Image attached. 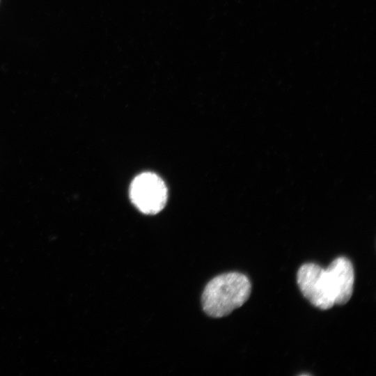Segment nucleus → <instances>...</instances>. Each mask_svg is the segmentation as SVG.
Masks as SVG:
<instances>
[{
  "instance_id": "f257e3e1",
  "label": "nucleus",
  "mask_w": 376,
  "mask_h": 376,
  "mask_svg": "<svg viewBox=\"0 0 376 376\" xmlns=\"http://www.w3.org/2000/svg\"><path fill=\"white\" fill-rule=\"evenodd\" d=\"M251 292L249 279L239 272H228L212 279L202 295V306L210 317L226 316L242 306Z\"/></svg>"
},
{
  "instance_id": "f03ea898",
  "label": "nucleus",
  "mask_w": 376,
  "mask_h": 376,
  "mask_svg": "<svg viewBox=\"0 0 376 376\" xmlns=\"http://www.w3.org/2000/svg\"><path fill=\"white\" fill-rule=\"evenodd\" d=\"M130 194L134 205L146 214L160 212L167 200V189L164 181L150 172L141 173L133 180Z\"/></svg>"
},
{
  "instance_id": "7ed1b4c3",
  "label": "nucleus",
  "mask_w": 376,
  "mask_h": 376,
  "mask_svg": "<svg viewBox=\"0 0 376 376\" xmlns=\"http://www.w3.org/2000/svg\"><path fill=\"white\" fill-rule=\"evenodd\" d=\"M297 281L302 295L322 310L331 308L334 297L325 269L315 263H306L298 269Z\"/></svg>"
},
{
  "instance_id": "20e7f679",
  "label": "nucleus",
  "mask_w": 376,
  "mask_h": 376,
  "mask_svg": "<svg viewBox=\"0 0 376 376\" xmlns=\"http://www.w3.org/2000/svg\"><path fill=\"white\" fill-rule=\"evenodd\" d=\"M325 270L335 304H346L352 297L354 281V268L351 261L345 257H338Z\"/></svg>"
}]
</instances>
